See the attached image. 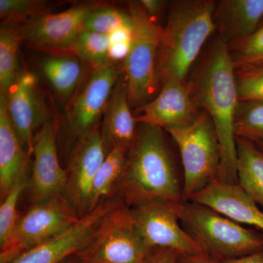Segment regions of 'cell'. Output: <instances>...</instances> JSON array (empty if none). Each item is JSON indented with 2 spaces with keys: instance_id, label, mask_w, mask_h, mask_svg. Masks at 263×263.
Here are the masks:
<instances>
[{
  "instance_id": "cell-32",
  "label": "cell",
  "mask_w": 263,
  "mask_h": 263,
  "mask_svg": "<svg viewBox=\"0 0 263 263\" xmlns=\"http://www.w3.org/2000/svg\"><path fill=\"white\" fill-rule=\"evenodd\" d=\"M179 257L174 252L164 249H152L146 263H178Z\"/></svg>"
},
{
  "instance_id": "cell-29",
  "label": "cell",
  "mask_w": 263,
  "mask_h": 263,
  "mask_svg": "<svg viewBox=\"0 0 263 263\" xmlns=\"http://www.w3.org/2000/svg\"><path fill=\"white\" fill-rule=\"evenodd\" d=\"M44 2L37 0H0V17L3 24H18L46 13Z\"/></svg>"
},
{
  "instance_id": "cell-26",
  "label": "cell",
  "mask_w": 263,
  "mask_h": 263,
  "mask_svg": "<svg viewBox=\"0 0 263 263\" xmlns=\"http://www.w3.org/2000/svg\"><path fill=\"white\" fill-rule=\"evenodd\" d=\"M235 134L252 142L263 141V101L239 102Z\"/></svg>"
},
{
  "instance_id": "cell-2",
  "label": "cell",
  "mask_w": 263,
  "mask_h": 263,
  "mask_svg": "<svg viewBox=\"0 0 263 263\" xmlns=\"http://www.w3.org/2000/svg\"><path fill=\"white\" fill-rule=\"evenodd\" d=\"M117 186L129 208L154 200L184 202L162 128L140 124Z\"/></svg>"
},
{
  "instance_id": "cell-25",
  "label": "cell",
  "mask_w": 263,
  "mask_h": 263,
  "mask_svg": "<svg viewBox=\"0 0 263 263\" xmlns=\"http://www.w3.org/2000/svg\"><path fill=\"white\" fill-rule=\"evenodd\" d=\"M110 48V36L84 29L78 36L72 50L76 56L94 66L96 70L111 63Z\"/></svg>"
},
{
  "instance_id": "cell-5",
  "label": "cell",
  "mask_w": 263,
  "mask_h": 263,
  "mask_svg": "<svg viewBox=\"0 0 263 263\" xmlns=\"http://www.w3.org/2000/svg\"><path fill=\"white\" fill-rule=\"evenodd\" d=\"M176 142L181 154L183 170L184 202L219 179L220 147L215 127L205 111L182 127L166 129Z\"/></svg>"
},
{
  "instance_id": "cell-31",
  "label": "cell",
  "mask_w": 263,
  "mask_h": 263,
  "mask_svg": "<svg viewBox=\"0 0 263 263\" xmlns=\"http://www.w3.org/2000/svg\"><path fill=\"white\" fill-rule=\"evenodd\" d=\"M233 60L235 68L239 69L263 62V24L250 37L238 43Z\"/></svg>"
},
{
  "instance_id": "cell-15",
  "label": "cell",
  "mask_w": 263,
  "mask_h": 263,
  "mask_svg": "<svg viewBox=\"0 0 263 263\" xmlns=\"http://www.w3.org/2000/svg\"><path fill=\"white\" fill-rule=\"evenodd\" d=\"M119 79L114 64L96 69L70 110L72 130L79 137L96 128Z\"/></svg>"
},
{
  "instance_id": "cell-12",
  "label": "cell",
  "mask_w": 263,
  "mask_h": 263,
  "mask_svg": "<svg viewBox=\"0 0 263 263\" xmlns=\"http://www.w3.org/2000/svg\"><path fill=\"white\" fill-rule=\"evenodd\" d=\"M97 6L82 4L57 13H43L22 27V37L36 47L72 49L84 29L86 18Z\"/></svg>"
},
{
  "instance_id": "cell-30",
  "label": "cell",
  "mask_w": 263,
  "mask_h": 263,
  "mask_svg": "<svg viewBox=\"0 0 263 263\" xmlns=\"http://www.w3.org/2000/svg\"><path fill=\"white\" fill-rule=\"evenodd\" d=\"M236 86L239 102L263 101V65L239 69Z\"/></svg>"
},
{
  "instance_id": "cell-3",
  "label": "cell",
  "mask_w": 263,
  "mask_h": 263,
  "mask_svg": "<svg viewBox=\"0 0 263 263\" xmlns=\"http://www.w3.org/2000/svg\"><path fill=\"white\" fill-rule=\"evenodd\" d=\"M212 0H182L174 3L163 29L159 62L164 82H183L202 46L215 30Z\"/></svg>"
},
{
  "instance_id": "cell-18",
  "label": "cell",
  "mask_w": 263,
  "mask_h": 263,
  "mask_svg": "<svg viewBox=\"0 0 263 263\" xmlns=\"http://www.w3.org/2000/svg\"><path fill=\"white\" fill-rule=\"evenodd\" d=\"M214 22L226 43H240L263 23V0H222L216 3Z\"/></svg>"
},
{
  "instance_id": "cell-19",
  "label": "cell",
  "mask_w": 263,
  "mask_h": 263,
  "mask_svg": "<svg viewBox=\"0 0 263 263\" xmlns=\"http://www.w3.org/2000/svg\"><path fill=\"white\" fill-rule=\"evenodd\" d=\"M130 110L127 85L118 81L105 112L101 133L107 153L117 147L130 148L137 129Z\"/></svg>"
},
{
  "instance_id": "cell-27",
  "label": "cell",
  "mask_w": 263,
  "mask_h": 263,
  "mask_svg": "<svg viewBox=\"0 0 263 263\" xmlns=\"http://www.w3.org/2000/svg\"><path fill=\"white\" fill-rule=\"evenodd\" d=\"M29 183L27 168L19 176L8 195L2 200L0 206V245L9 236L22 215L17 210V205L21 195L29 186Z\"/></svg>"
},
{
  "instance_id": "cell-7",
  "label": "cell",
  "mask_w": 263,
  "mask_h": 263,
  "mask_svg": "<svg viewBox=\"0 0 263 263\" xmlns=\"http://www.w3.org/2000/svg\"><path fill=\"white\" fill-rule=\"evenodd\" d=\"M129 13L133 32L125 59L126 85L129 104L140 108L149 102L157 86L156 60L164 31L152 20L139 2L129 4Z\"/></svg>"
},
{
  "instance_id": "cell-38",
  "label": "cell",
  "mask_w": 263,
  "mask_h": 263,
  "mask_svg": "<svg viewBox=\"0 0 263 263\" xmlns=\"http://www.w3.org/2000/svg\"><path fill=\"white\" fill-rule=\"evenodd\" d=\"M60 263H69V262H67V259H65V260L62 261V262Z\"/></svg>"
},
{
  "instance_id": "cell-21",
  "label": "cell",
  "mask_w": 263,
  "mask_h": 263,
  "mask_svg": "<svg viewBox=\"0 0 263 263\" xmlns=\"http://www.w3.org/2000/svg\"><path fill=\"white\" fill-rule=\"evenodd\" d=\"M238 184L263 209V152L253 142L236 138Z\"/></svg>"
},
{
  "instance_id": "cell-37",
  "label": "cell",
  "mask_w": 263,
  "mask_h": 263,
  "mask_svg": "<svg viewBox=\"0 0 263 263\" xmlns=\"http://www.w3.org/2000/svg\"><path fill=\"white\" fill-rule=\"evenodd\" d=\"M257 65H263V62H261V63L257 64V65H252V66H257ZM249 67H250V66H249Z\"/></svg>"
},
{
  "instance_id": "cell-22",
  "label": "cell",
  "mask_w": 263,
  "mask_h": 263,
  "mask_svg": "<svg viewBox=\"0 0 263 263\" xmlns=\"http://www.w3.org/2000/svg\"><path fill=\"white\" fill-rule=\"evenodd\" d=\"M41 70L54 91L63 98H69L75 91L82 74L79 59L67 54L45 57Z\"/></svg>"
},
{
  "instance_id": "cell-9",
  "label": "cell",
  "mask_w": 263,
  "mask_h": 263,
  "mask_svg": "<svg viewBox=\"0 0 263 263\" xmlns=\"http://www.w3.org/2000/svg\"><path fill=\"white\" fill-rule=\"evenodd\" d=\"M183 202L154 200L129 208L137 231L148 249L171 251L179 258L205 254L181 226Z\"/></svg>"
},
{
  "instance_id": "cell-4",
  "label": "cell",
  "mask_w": 263,
  "mask_h": 263,
  "mask_svg": "<svg viewBox=\"0 0 263 263\" xmlns=\"http://www.w3.org/2000/svg\"><path fill=\"white\" fill-rule=\"evenodd\" d=\"M180 221L205 253L216 260L240 258L263 250V233L202 204L183 202Z\"/></svg>"
},
{
  "instance_id": "cell-34",
  "label": "cell",
  "mask_w": 263,
  "mask_h": 263,
  "mask_svg": "<svg viewBox=\"0 0 263 263\" xmlns=\"http://www.w3.org/2000/svg\"><path fill=\"white\" fill-rule=\"evenodd\" d=\"M219 263H263V250L240 258L219 261Z\"/></svg>"
},
{
  "instance_id": "cell-36",
  "label": "cell",
  "mask_w": 263,
  "mask_h": 263,
  "mask_svg": "<svg viewBox=\"0 0 263 263\" xmlns=\"http://www.w3.org/2000/svg\"><path fill=\"white\" fill-rule=\"evenodd\" d=\"M253 143H255L259 149L262 150L263 152V141L253 142Z\"/></svg>"
},
{
  "instance_id": "cell-39",
  "label": "cell",
  "mask_w": 263,
  "mask_h": 263,
  "mask_svg": "<svg viewBox=\"0 0 263 263\" xmlns=\"http://www.w3.org/2000/svg\"><path fill=\"white\" fill-rule=\"evenodd\" d=\"M263 24V23H262Z\"/></svg>"
},
{
  "instance_id": "cell-10",
  "label": "cell",
  "mask_w": 263,
  "mask_h": 263,
  "mask_svg": "<svg viewBox=\"0 0 263 263\" xmlns=\"http://www.w3.org/2000/svg\"><path fill=\"white\" fill-rule=\"evenodd\" d=\"M107 155L98 128L79 137L66 171L64 195L81 217L89 212L93 182Z\"/></svg>"
},
{
  "instance_id": "cell-16",
  "label": "cell",
  "mask_w": 263,
  "mask_h": 263,
  "mask_svg": "<svg viewBox=\"0 0 263 263\" xmlns=\"http://www.w3.org/2000/svg\"><path fill=\"white\" fill-rule=\"evenodd\" d=\"M37 84L36 76L24 70L18 72L14 84L5 95L8 114L28 156L34 149L33 131L43 118Z\"/></svg>"
},
{
  "instance_id": "cell-20",
  "label": "cell",
  "mask_w": 263,
  "mask_h": 263,
  "mask_svg": "<svg viewBox=\"0 0 263 263\" xmlns=\"http://www.w3.org/2000/svg\"><path fill=\"white\" fill-rule=\"evenodd\" d=\"M27 152L7 109L6 96L0 94V195L3 200L27 168Z\"/></svg>"
},
{
  "instance_id": "cell-13",
  "label": "cell",
  "mask_w": 263,
  "mask_h": 263,
  "mask_svg": "<svg viewBox=\"0 0 263 263\" xmlns=\"http://www.w3.org/2000/svg\"><path fill=\"white\" fill-rule=\"evenodd\" d=\"M197 105L184 83L164 81L158 95L138 109L136 122L164 129L182 127L198 117Z\"/></svg>"
},
{
  "instance_id": "cell-1",
  "label": "cell",
  "mask_w": 263,
  "mask_h": 263,
  "mask_svg": "<svg viewBox=\"0 0 263 263\" xmlns=\"http://www.w3.org/2000/svg\"><path fill=\"white\" fill-rule=\"evenodd\" d=\"M233 57L228 44L216 41L190 89L195 104L212 119L220 147L219 181L238 184L235 120L238 91Z\"/></svg>"
},
{
  "instance_id": "cell-33",
  "label": "cell",
  "mask_w": 263,
  "mask_h": 263,
  "mask_svg": "<svg viewBox=\"0 0 263 263\" xmlns=\"http://www.w3.org/2000/svg\"><path fill=\"white\" fill-rule=\"evenodd\" d=\"M139 3L150 17L159 14L166 4V2L161 0H141Z\"/></svg>"
},
{
  "instance_id": "cell-8",
  "label": "cell",
  "mask_w": 263,
  "mask_h": 263,
  "mask_svg": "<svg viewBox=\"0 0 263 263\" xmlns=\"http://www.w3.org/2000/svg\"><path fill=\"white\" fill-rule=\"evenodd\" d=\"M151 250L137 231L130 209L122 204L103 218L89 243L74 255L79 263H146Z\"/></svg>"
},
{
  "instance_id": "cell-23",
  "label": "cell",
  "mask_w": 263,
  "mask_h": 263,
  "mask_svg": "<svg viewBox=\"0 0 263 263\" xmlns=\"http://www.w3.org/2000/svg\"><path fill=\"white\" fill-rule=\"evenodd\" d=\"M22 27L2 24L0 29V94L6 95L18 75V51Z\"/></svg>"
},
{
  "instance_id": "cell-6",
  "label": "cell",
  "mask_w": 263,
  "mask_h": 263,
  "mask_svg": "<svg viewBox=\"0 0 263 263\" xmlns=\"http://www.w3.org/2000/svg\"><path fill=\"white\" fill-rule=\"evenodd\" d=\"M80 218L64 194L34 202L0 245V263H13L24 252L65 231Z\"/></svg>"
},
{
  "instance_id": "cell-17",
  "label": "cell",
  "mask_w": 263,
  "mask_h": 263,
  "mask_svg": "<svg viewBox=\"0 0 263 263\" xmlns=\"http://www.w3.org/2000/svg\"><path fill=\"white\" fill-rule=\"evenodd\" d=\"M189 201L202 204L263 233V212L239 185L215 180Z\"/></svg>"
},
{
  "instance_id": "cell-14",
  "label": "cell",
  "mask_w": 263,
  "mask_h": 263,
  "mask_svg": "<svg viewBox=\"0 0 263 263\" xmlns=\"http://www.w3.org/2000/svg\"><path fill=\"white\" fill-rule=\"evenodd\" d=\"M56 135L54 123L46 122L34 137V163L29 183L33 202L47 200L65 192L66 171L59 161Z\"/></svg>"
},
{
  "instance_id": "cell-35",
  "label": "cell",
  "mask_w": 263,
  "mask_h": 263,
  "mask_svg": "<svg viewBox=\"0 0 263 263\" xmlns=\"http://www.w3.org/2000/svg\"><path fill=\"white\" fill-rule=\"evenodd\" d=\"M178 263H219V262L208 255L207 254H202L193 256V257L179 258Z\"/></svg>"
},
{
  "instance_id": "cell-11",
  "label": "cell",
  "mask_w": 263,
  "mask_h": 263,
  "mask_svg": "<svg viewBox=\"0 0 263 263\" xmlns=\"http://www.w3.org/2000/svg\"><path fill=\"white\" fill-rule=\"evenodd\" d=\"M122 204L118 199L103 200L65 231L24 252L13 263L62 262L86 247L103 218Z\"/></svg>"
},
{
  "instance_id": "cell-28",
  "label": "cell",
  "mask_w": 263,
  "mask_h": 263,
  "mask_svg": "<svg viewBox=\"0 0 263 263\" xmlns=\"http://www.w3.org/2000/svg\"><path fill=\"white\" fill-rule=\"evenodd\" d=\"M133 27L130 13L116 8H97L86 18L84 29L110 35L119 29Z\"/></svg>"
},
{
  "instance_id": "cell-24",
  "label": "cell",
  "mask_w": 263,
  "mask_h": 263,
  "mask_svg": "<svg viewBox=\"0 0 263 263\" xmlns=\"http://www.w3.org/2000/svg\"><path fill=\"white\" fill-rule=\"evenodd\" d=\"M128 151L127 148L117 147L106 155L93 182L89 212L105 200V197L112 193L114 186L119 184L125 167Z\"/></svg>"
}]
</instances>
